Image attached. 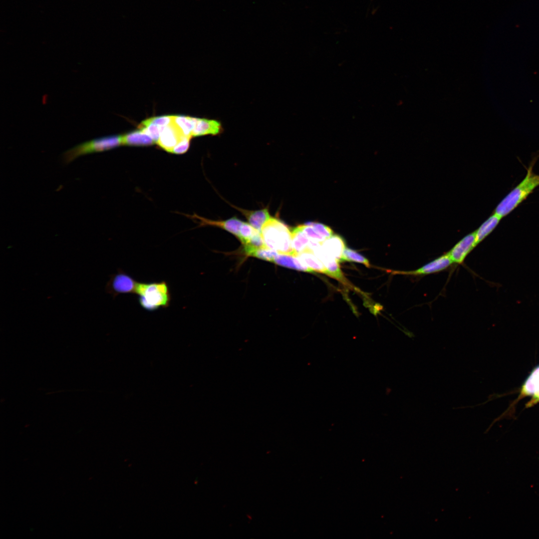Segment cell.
Returning a JSON list of instances; mask_svg holds the SVG:
<instances>
[{
    "mask_svg": "<svg viewBox=\"0 0 539 539\" xmlns=\"http://www.w3.org/2000/svg\"><path fill=\"white\" fill-rule=\"evenodd\" d=\"M135 294L140 306L150 312L168 307L172 299L169 286L165 280L138 282Z\"/></svg>",
    "mask_w": 539,
    "mask_h": 539,
    "instance_id": "obj_1",
    "label": "cell"
},
{
    "mask_svg": "<svg viewBox=\"0 0 539 539\" xmlns=\"http://www.w3.org/2000/svg\"><path fill=\"white\" fill-rule=\"evenodd\" d=\"M535 160L532 161L524 179L499 203L494 213L502 218L519 206L539 186V175L533 172Z\"/></svg>",
    "mask_w": 539,
    "mask_h": 539,
    "instance_id": "obj_2",
    "label": "cell"
},
{
    "mask_svg": "<svg viewBox=\"0 0 539 539\" xmlns=\"http://www.w3.org/2000/svg\"><path fill=\"white\" fill-rule=\"evenodd\" d=\"M260 234L267 248L279 254L292 255L291 231L280 220L270 217L263 225Z\"/></svg>",
    "mask_w": 539,
    "mask_h": 539,
    "instance_id": "obj_3",
    "label": "cell"
},
{
    "mask_svg": "<svg viewBox=\"0 0 539 539\" xmlns=\"http://www.w3.org/2000/svg\"><path fill=\"white\" fill-rule=\"evenodd\" d=\"M138 282L125 271L119 270L112 275L106 286L107 293L115 297L119 294L135 293Z\"/></svg>",
    "mask_w": 539,
    "mask_h": 539,
    "instance_id": "obj_4",
    "label": "cell"
},
{
    "mask_svg": "<svg viewBox=\"0 0 539 539\" xmlns=\"http://www.w3.org/2000/svg\"><path fill=\"white\" fill-rule=\"evenodd\" d=\"M452 264V261L447 253L416 270L410 271H393L392 272L394 274L409 275H426L443 270Z\"/></svg>",
    "mask_w": 539,
    "mask_h": 539,
    "instance_id": "obj_5",
    "label": "cell"
},
{
    "mask_svg": "<svg viewBox=\"0 0 539 539\" xmlns=\"http://www.w3.org/2000/svg\"><path fill=\"white\" fill-rule=\"evenodd\" d=\"M477 245L475 234L473 232L458 242L448 254L453 263L461 264Z\"/></svg>",
    "mask_w": 539,
    "mask_h": 539,
    "instance_id": "obj_6",
    "label": "cell"
},
{
    "mask_svg": "<svg viewBox=\"0 0 539 539\" xmlns=\"http://www.w3.org/2000/svg\"><path fill=\"white\" fill-rule=\"evenodd\" d=\"M185 137L173 121L164 127L157 143L166 151L172 153L174 148Z\"/></svg>",
    "mask_w": 539,
    "mask_h": 539,
    "instance_id": "obj_7",
    "label": "cell"
},
{
    "mask_svg": "<svg viewBox=\"0 0 539 539\" xmlns=\"http://www.w3.org/2000/svg\"><path fill=\"white\" fill-rule=\"evenodd\" d=\"M321 244H317L312 247L311 250L325 267L326 274L344 282V276L340 270L339 262L325 253L321 248Z\"/></svg>",
    "mask_w": 539,
    "mask_h": 539,
    "instance_id": "obj_8",
    "label": "cell"
},
{
    "mask_svg": "<svg viewBox=\"0 0 539 539\" xmlns=\"http://www.w3.org/2000/svg\"><path fill=\"white\" fill-rule=\"evenodd\" d=\"M193 219L199 220L200 226H216L233 234L238 237L241 226L243 224L242 221L236 217H233L228 220L224 221H214L200 217L197 215H193Z\"/></svg>",
    "mask_w": 539,
    "mask_h": 539,
    "instance_id": "obj_9",
    "label": "cell"
},
{
    "mask_svg": "<svg viewBox=\"0 0 539 539\" xmlns=\"http://www.w3.org/2000/svg\"><path fill=\"white\" fill-rule=\"evenodd\" d=\"M323 251L331 256L338 262H341L345 243L342 237L338 235H332L321 244Z\"/></svg>",
    "mask_w": 539,
    "mask_h": 539,
    "instance_id": "obj_10",
    "label": "cell"
},
{
    "mask_svg": "<svg viewBox=\"0 0 539 539\" xmlns=\"http://www.w3.org/2000/svg\"><path fill=\"white\" fill-rule=\"evenodd\" d=\"M221 123L215 120L196 118L195 127L192 133V136H199L206 135H215L219 134L222 131Z\"/></svg>",
    "mask_w": 539,
    "mask_h": 539,
    "instance_id": "obj_11",
    "label": "cell"
},
{
    "mask_svg": "<svg viewBox=\"0 0 539 539\" xmlns=\"http://www.w3.org/2000/svg\"><path fill=\"white\" fill-rule=\"evenodd\" d=\"M239 210L246 217L249 223L260 232L263 225L270 218L267 208L256 211H249L241 209Z\"/></svg>",
    "mask_w": 539,
    "mask_h": 539,
    "instance_id": "obj_12",
    "label": "cell"
},
{
    "mask_svg": "<svg viewBox=\"0 0 539 539\" xmlns=\"http://www.w3.org/2000/svg\"><path fill=\"white\" fill-rule=\"evenodd\" d=\"M521 393L523 395L532 396L535 402L539 401V366L533 371L527 379Z\"/></svg>",
    "mask_w": 539,
    "mask_h": 539,
    "instance_id": "obj_13",
    "label": "cell"
},
{
    "mask_svg": "<svg viewBox=\"0 0 539 539\" xmlns=\"http://www.w3.org/2000/svg\"><path fill=\"white\" fill-rule=\"evenodd\" d=\"M296 257L303 264L313 272L317 271L326 273V269L323 264L308 248L298 254Z\"/></svg>",
    "mask_w": 539,
    "mask_h": 539,
    "instance_id": "obj_14",
    "label": "cell"
},
{
    "mask_svg": "<svg viewBox=\"0 0 539 539\" xmlns=\"http://www.w3.org/2000/svg\"><path fill=\"white\" fill-rule=\"evenodd\" d=\"M291 233L292 255L296 256L308 248L310 240L302 230L301 225L293 229Z\"/></svg>",
    "mask_w": 539,
    "mask_h": 539,
    "instance_id": "obj_15",
    "label": "cell"
},
{
    "mask_svg": "<svg viewBox=\"0 0 539 539\" xmlns=\"http://www.w3.org/2000/svg\"><path fill=\"white\" fill-rule=\"evenodd\" d=\"M122 145L145 146L155 142L150 136L139 130L122 135Z\"/></svg>",
    "mask_w": 539,
    "mask_h": 539,
    "instance_id": "obj_16",
    "label": "cell"
},
{
    "mask_svg": "<svg viewBox=\"0 0 539 539\" xmlns=\"http://www.w3.org/2000/svg\"><path fill=\"white\" fill-rule=\"evenodd\" d=\"M273 263L286 268L303 271L313 272L310 269L303 264L296 256L291 255L278 254L275 257Z\"/></svg>",
    "mask_w": 539,
    "mask_h": 539,
    "instance_id": "obj_17",
    "label": "cell"
},
{
    "mask_svg": "<svg viewBox=\"0 0 539 539\" xmlns=\"http://www.w3.org/2000/svg\"><path fill=\"white\" fill-rule=\"evenodd\" d=\"M501 219V218L494 213L474 232L477 245L495 229Z\"/></svg>",
    "mask_w": 539,
    "mask_h": 539,
    "instance_id": "obj_18",
    "label": "cell"
},
{
    "mask_svg": "<svg viewBox=\"0 0 539 539\" xmlns=\"http://www.w3.org/2000/svg\"><path fill=\"white\" fill-rule=\"evenodd\" d=\"M196 118L188 116H173L174 123L188 137H192V133L195 127Z\"/></svg>",
    "mask_w": 539,
    "mask_h": 539,
    "instance_id": "obj_19",
    "label": "cell"
},
{
    "mask_svg": "<svg viewBox=\"0 0 539 539\" xmlns=\"http://www.w3.org/2000/svg\"><path fill=\"white\" fill-rule=\"evenodd\" d=\"M165 127L147 122L145 120L139 125L140 130L150 136L155 143L159 139Z\"/></svg>",
    "mask_w": 539,
    "mask_h": 539,
    "instance_id": "obj_20",
    "label": "cell"
},
{
    "mask_svg": "<svg viewBox=\"0 0 539 539\" xmlns=\"http://www.w3.org/2000/svg\"><path fill=\"white\" fill-rule=\"evenodd\" d=\"M348 261L353 262L364 264L367 267H370L369 261L357 252L345 248L343 252L341 262Z\"/></svg>",
    "mask_w": 539,
    "mask_h": 539,
    "instance_id": "obj_21",
    "label": "cell"
},
{
    "mask_svg": "<svg viewBox=\"0 0 539 539\" xmlns=\"http://www.w3.org/2000/svg\"><path fill=\"white\" fill-rule=\"evenodd\" d=\"M259 232H260L255 229L249 223L244 222L241 226L238 238L244 245Z\"/></svg>",
    "mask_w": 539,
    "mask_h": 539,
    "instance_id": "obj_22",
    "label": "cell"
},
{
    "mask_svg": "<svg viewBox=\"0 0 539 539\" xmlns=\"http://www.w3.org/2000/svg\"><path fill=\"white\" fill-rule=\"evenodd\" d=\"M277 254L278 253L276 252L264 247L255 251L252 256L273 263Z\"/></svg>",
    "mask_w": 539,
    "mask_h": 539,
    "instance_id": "obj_23",
    "label": "cell"
},
{
    "mask_svg": "<svg viewBox=\"0 0 539 539\" xmlns=\"http://www.w3.org/2000/svg\"><path fill=\"white\" fill-rule=\"evenodd\" d=\"M305 224L311 226L315 230L325 239H327L333 234L332 230L328 226L317 222H307Z\"/></svg>",
    "mask_w": 539,
    "mask_h": 539,
    "instance_id": "obj_24",
    "label": "cell"
},
{
    "mask_svg": "<svg viewBox=\"0 0 539 539\" xmlns=\"http://www.w3.org/2000/svg\"><path fill=\"white\" fill-rule=\"evenodd\" d=\"M301 227L310 240L322 243L326 240V239L319 235L311 226L304 223L301 225Z\"/></svg>",
    "mask_w": 539,
    "mask_h": 539,
    "instance_id": "obj_25",
    "label": "cell"
},
{
    "mask_svg": "<svg viewBox=\"0 0 539 539\" xmlns=\"http://www.w3.org/2000/svg\"><path fill=\"white\" fill-rule=\"evenodd\" d=\"M147 122L154 123L160 126H166L173 121V116H162L153 117L145 120Z\"/></svg>",
    "mask_w": 539,
    "mask_h": 539,
    "instance_id": "obj_26",
    "label": "cell"
},
{
    "mask_svg": "<svg viewBox=\"0 0 539 539\" xmlns=\"http://www.w3.org/2000/svg\"><path fill=\"white\" fill-rule=\"evenodd\" d=\"M191 137L186 136L174 148L172 153L182 154L186 152L190 145Z\"/></svg>",
    "mask_w": 539,
    "mask_h": 539,
    "instance_id": "obj_27",
    "label": "cell"
}]
</instances>
